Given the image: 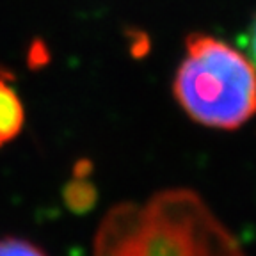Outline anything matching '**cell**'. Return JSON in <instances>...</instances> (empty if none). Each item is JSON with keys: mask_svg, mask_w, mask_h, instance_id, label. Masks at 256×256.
<instances>
[{"mask_svg": "<svg viewBox=\"0 0 256 256\" xmlns=\"http://www.w3.org/2000/svg\"><path fill=\"white\" fill-rule=\"evenodd\" d=\"M92 256H246L238 240L190 188L120 203L102 219Z\"/></svg>", "mask_w": 256, "mask_h": 256, "instance_id": "obj_1", "label": "cell"}, {"mask_svg": "<svg viewBox=\"0 0 256 256\" xmlns=\"http://www.w3.org/2000/svg\"><path fill=\"white\" fill-rule=\"evenodd\" d=\"M172 96L198 124L236 130L256 116V68L238 48L194 32L185 41Z\"/></svg>", "mask_w": 256, "mask_h": 256, "instance_id": "obj_2", "label": "cell"}, {"mask_svg": "<svg viewBox=\"0 0 256 256\" xmlns=\"http://www.w3.org/2000/svg\"><path fill=\"white\" fill-rule=\"evenodd\" d=\"M25 124V108L12 84L0 75V148L20 136Z\"/></svg>", "mask_w": 256, "mask_h": 256, "instance_id": "obj_3", "label": "cell"}, {"mask_svg": "<svg viewBox=\"0 0 256 256\" xmlns=\"http://www.w3.org/2000/svg\"><path fill=\"white\" fill-rule=\"evenodd\" d=\"M0 256H46V252L28 240L8 236L0 238Z\"/></svg>", "mask_w": 256, "mask_h": 256, "instance_id": "obj_4", "label": "cell"}, {"mask_svg": "<svg viewBox=\"0 0 256 256\" xmlns=\"http://www.w3.org/2000/svg\"><path fill=\"white\" fill-rule=\"evenodd\" d=\"M242 41H244V46L248 50V57L251 59V62L254 64L256 68V12L252 16V20L249 24L248 30H246L244 38H242Z\"/></svg>", "mask_w": 256, "mask_h": 256, "instance_id": "obj_5", "label": "cell"}]
</instances>
